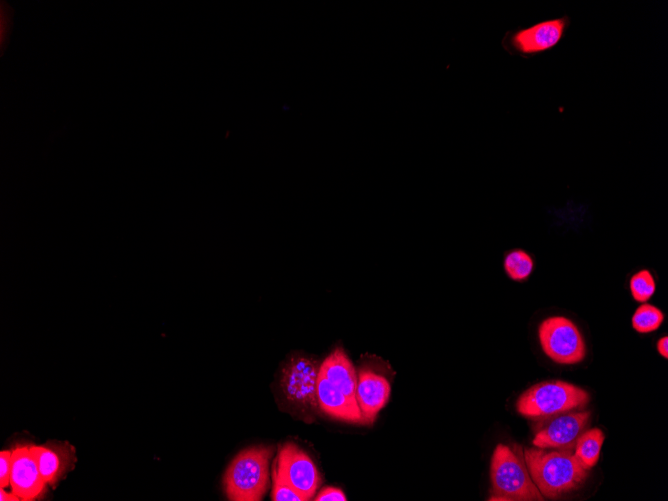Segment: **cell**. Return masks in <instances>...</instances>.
<instances>
[{
  "label": "cell",
  "instance_id": "cell-21",
  "mask_svg": "<svg viewBox=\"0 0 668 501\" xmlns=\"http://www.w3.org/2000/svg\"><path fill=\"white\" fill-rule=\"evenodd\" d=\"M316 501H346L343 491L335 487H326L315 497Z\"/></svg>",
  "mask_w": 668,
  "mask_h": 501
},
{
  "label": "cell",
  "instance_id": "cell-2",
  "mask_svg": "<svg viewBox=\"0 0 668 501\" xmlns=\"http://www.w3.org/2000/svg\"><path fill=\"white\" fill-rule=\"evenodd\" d=\"M274 448L256 445L242 450L229 464L224 488L231 501H260L269 484V462Z\"/></svg>",
  "mask_w": 668,
  "mask_h": 501
},
{
  "label": "cell",
  "instance_id": "cell-15",
  "mask_svg": "<svg viewBox=\"0 0 668 501\" xmlns=\"http://www.w3.org/2000/svg\"><path fill=\"white\" fill-rule=\"evenodd\" d=\"M604 439V433L599 428L589 429L578 437L574 455L584 468L590 470L596 465Z\"/></svg>",
  "mask_w": 668,
  "mask_h": 501
},
{
  "label": "cell",
  "instance_id": "cell-13",
  "mask_svg": "<svg viewBox=\"0 0 668 501\" xmlns=\"http://www.w3.org/2000/svg\"><path fill=\"white\" fill-rule=\"evenodd\" d=\"M317 401L320 409L331 417L349 423L364 424L357 401L349 398L338 387L319 374Z\"/></svg>",
  "mask_w": 668,
  "mask_h": 501
},
{
  "label": "cell",
  "instance_id": "cell-3",
  "mask_svg": "<svg viewBox=\"0 0 668 501\" xmlns=\"http://www.w3.org/2000/svg\"><path fill=\"white\" fill-rule=\"evenodd\" d=\"M590 400L584 389L561 380L543 381L524 391L517 400L519 414L531 419L548 418L584 407Z\"/></svg>",
  "mask_w": 668,
  "mask_h": 501
},
{
  "label": "cell",
  "instance_id": "cell-10",
  "mask_svg": "<svg viewBox=\"0 0 668 501\" xmlns=\"http://www.w3.org/2000/svg\"><path fill=\"white\" fill-rule=\"evenodd\" d=\"M44 481L32 446H21L12 450L10 486L20 500H34L44 491Z\"/></svg>",
  "mask_w": 668,
  "mask_h": 501
},
{
  "label": "cell",
  "instance_id": "cell-9",
  "mask_svg": "<svg viewBox=\"0 0 668 501\" xmlns=\"http://www.w3.org/2000/svg\"><path fill=\"white\" fill-rule=\"evenodd\" d=\"M589 411L565 412L547 420L536 432L533 445L538 448H572L590 419Z\"/></svg>",
  "mask_w": 668,
  "mask_h": 501
},
{
  "label": "cell",
  "instance_id": "cell-17",
  "mask_svg": "<svg viewBox=\"0 0 668 501\" xmlns=\"http://www.w3.org/2000/svg\"><path fill=\"white\" fill-rule=\"evenodd\" d=\"M631 321L632 327L638 333H650L662 325L664 314L656 306L645 302L637 307Z\"/></svg>",
  "mask_w": 668,
  "mask_h": 501
},
{
  "label": "cell",
  "instance_id": "cell-14",
  "mask_svg": "<svg viewBox=\"0 0 668 501\" xmlns=\"http://www.w3.org/2000/svg\"><path fill=\"white\" fill-rule=\"evenodd\" d=\"M318 374L338 387L349 398L356 400V371L343 349L337 348L326 357Z\"/></svg>",
  "mask_w": 668,
  "mask_h": 501
},
{
  "label": "cell",
  "instance_id": "cell-1",
  "mask_svg": "<svg viewBox=\"0 0 668 501\" xmlns=\"http://www.w3.org/2000/svg\"><path fill=\"white\" fill-rule=\"evenodd\" d=\"M524 462L543 497L556 499L579 488L588 476V469L569 450L547 452L542 448H526Z\"/></svg>",
  "mask_w": 668,
  "mask_h": 501
},
{
  "label": "cell",
  "instance_id": "cell-7",
  "mask_svg": "<svg viewBox=\"0 0 668 501\" xmlns=\"http://www.w3.org/2000/svg\"><path fill=\"white\" fill-rule=\"evenodd\" d=\"M273 473L295 489L305 501L313 498L321 482L312 459L291 442L279 448Z\"/></svg>",
  "mask_w": 668,
  "mask_h": 501
},
{
  "label": "cell",
  "instance_id": "cell-20",
  "mask_svg": "<svg viewBox=\"0 0 668 501\" xmlns=\"http://www.w3.org/2000/svg\"><path fill=\"white\" fill-rule=\"evenodd\" d=\"M12 466V451L3 450L0 452V487L5 488L10 485V474Z\"/></svg>",
  "mask_w": 668,
  "mask_h": 501
},
{
  "label": "cell",
  "instance_id": "cell-23",
  "mask_svg": "<svg viewBox=\"0 0 668 501\" xmlns=\"http://www.w3.org/2000/svg\"><path fill=\"white\" fill-rule=\"evenodd\" d=\"M0 500L1 501H18L20 498L12 493H8L4 490V488H0Z\"/></svg>",
  "mask_w": 668,
  "mask_h": 501
},
{
  "label": "cell",
  "instance_id": "cell-11",
  "mask_svg": "<svg viewBox=\"0 0 668 501\" xmlns=\"http://www.w3.org/2000/svg\"><path fill=\"white\" fill-rule=\"evenodd\" d=\"M391 387L388 380L369 369L358 373L356 400L361 410L364 424L374 422L378 412L386 405Z\"/></svg>",
  "mask_w": 668,
  "mask_h": 501
},
{
  "label": "cell",
  "instance_id": "cell-12",
  "mask_svg": "<svg viewBox=\"0 0 668 501\" xmlns=\"http://www.w3.org/2000/svg\"><path fill=\"white\" fill-rule=\"evenodd\" d=\"M40 473L48 484H56L75 462V449L67 442H51L43 446H32Z\"/></svg>",
  "mask_w": 668,
  "mask_h": 501
},
{
  "label": "cell",
  "instance_id": "cell-19",
  "mask_svg": "<svg viewBox=\"0 0 668 501\" xmlns=\"http://www.w3.org/2000/svg\"><path fill=\"white\" fill-rule=\"evenodd\" d=\"M272 477L273 488L271 498L273 501H305L295 489L273 472Z\"/></svg>",
  "mask_w": 668,
  "mask_h": 501
},
{
  "label": "cell",
  "instance_id": "cell-22",
  "mask_svg": "<svg viewBox=\"0 0 668 501\" xmlns=\"http://www.w3.org/2000/svg\"><path fill=\"white\" fill-rule=\"evenodd\" d=\"M657 350L659 354L665 359L668 358V337L663 336L657 342Z\"/></svg>",
  "mask_w": 668,
  "mask_h": 501
},
{
  "label": "cell",
  "instance_id": "cell-6",
  "mask_svg": "<svg viewBox=\"0 0 668 501\" xmlns=\"http://www.w3.org/2000/svg\"><path fill=\"white\" fill-rule=\"evenodd\" d=\"M571 24L569 16L544 20L526 28L509 31L502 43L505 50L523 58H532L556 47Z\"/></svg>",
  "mask_w": 668,
  "mask_h": 501
},
{
  "label": "cell",
  "instance_id": "cell-4",
  "mask_svg": "<svg viewBox=\"0 0 668 501\" xmlns=\"http://www.w3.org/2000/svg\"><path fill=\"white\" fill-rule=\"evenodd\" d=\"M492 495L489 500L542 501L524 461L508 446L498 444L490 467Z\"/></svg>",
  "mask_w": 668,
  "mask_h": 501
},
{
  "label": "cell",
  "instance_id": "cell-16",
  "mask_svg": "<svg viewBox=\"0 0 668 501\" xmlns=\"http://www.w3.org/2000/svg\"><path fill=\"white\" fill-rule=\"evenodd\" d=\"M504 269L509 278L514 281H524L534 269L531 255L522 249L509 251L504 258Z\"/></svg>",
  "mask_w": 668,
  "mask_h": 501
},
{
  "label": "cell",
  "instance_id": "cell-18",
  "mask_svg": "<svg viewBox=\"0 0 668 501\" xmlns=\"http://www.w3.org/2000/svg\"><path fill=\"white\" fill-rule=\"evenodd\" d=\"M629 288L636 302L645 303L654 295L656 283L648 269H641L630 278Z\"/></svg>",
  "mask_w": 668,
  "mask_h": 501
},
{
  "label": "cell",
  "instance_id": "cell-5",
  "mask_svg": "<svg viewBox=\"0 0 668 501\" xmlns=\"http://www.w3.org/2000/svg\"><path fill=\"white\" fill-rule=\"evenodd\" d=\"M541 349L552 361L562 365L580 363L586 356V344L576 324L564 316H550L538 326Z\"/></svg>",
  "mask_w": 668,
  "mask_h": 501
},
{
  "label": "cell",
  "instance_id": "cell-8",
  "mask_svg": "<svg viewBox=\"0 0 668 501\" xmlns=\"http://www.w3.org/2000/svg\"><path fill=\"white\" fill-rule=\"evenodd\" d=\"M318 373L319 369L312 359L291 357L283 366L280 380L286 399L301 408H316Z\"/></svg>",
  "mask_w": 668,
  "mask_h": 501
}]
</instances>
